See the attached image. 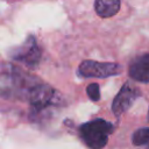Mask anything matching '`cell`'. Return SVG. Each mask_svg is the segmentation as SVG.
<instances>
[{
	"label": "cell",
	"instance_id": "cell-2",
	"mask_svg": "<svg viewBox=\"0 0 149 149\" xmlns=\"http://www.w3.org/2000/svg\"><path fill=\"white\" fill-rule=\"evenodd\" d=\"M83 77L94 78H107L121 73V66L116 63L109 62H95V61H83L78 69Z\"/></svg>",
	"mask_w": 149,
	"mask_h": 149
},
{
	"label": "cell",
	"instance_id": "cell-7",
	"mask_svg": "<svg viewBox=\"0 0 149 149\" xmlns=\"http://www.w3.org/2000/svg\"><path fill=\"white\" fill-rule=\"evenodd\" d=\"M95 12L101 17H111L120 10V0H95Z\"/></svg>",
	"mask_w": 149,
	"mask_h": 149
},
{
	"label": "cell",
	"instance_id": "cell-10",
	"mask_svg": "<svg viewBox=\"0 0 149 149\" xmlns=\"http://www.w3.org/2000/svg\"><path fill=\"white\" fill-rule=\"evenodd\" d=\"M147 120H148V122H149V109H148V116H147Z\"/></svg>",
	"mask_w": 149,
	"mask_h": 149
},
{
	"label": "cell",
	"instance_id": "cell-3",
	"mask_svg": "<svg viewBox=\"0 0 149 149\" xmlns=\"http://www.w3.org/2000/svg\"><path fill=\"white\" fill-rule=\"evenodd\" d=\"M12 57L29 66H35L41 59V49L34 36H29L26 42L12 51Z\"/></svg>",
	"mask_w": 149,
	"mask_h": 149
},
{
	"label": "cell",
	"instance_id": "cell-8",
	"mask_svg": "<svg viewBox=\"0 0 149 149\" xmlns=\"http://www.w3.org/2000/svg\"><path fill=\"white\" fill-rule=\"evenodd\" d=\"M132 142L134 146H144L149 143V127L140 128L134 132L132 136Z\"/></svg>",
	"mask_w": 149,
	"mask_h": 149
},
{
	"label": "cell",
	"instance_id": "cell-4",
	"mask_svg": "<svg viewBox=\"0 0 149 149\" xmlns=\"http://www.w3.org/2000/svg\"><path fill=\"white\" fill-rule=\"evenodd\" d=\"M141 95V92L137 87L133 86L130 83H126L119 93L115 95L113 102H112V111L115 116H120L122 113H125L133 102Z\"/></svg>",
	"mask_w": 149,
	"mask_h": 149
},
{
	"label": "cell",
	"instance_id": "cell-5",
	"mask_svg": "<svg viewBox=\"0 0 149 149\" xmlns=\"http://www.w3.org/2000/svg\"><path fill=\"white\" fill-rule=\"evenodd\" d=\"M129 76L134 80L149 83V54H144L130 63Z\"/></svg>",
	"mask_w": 149,
	"mask_h": 149
},
{
	"label": "cell",
	"instance_id": "cell-11",
	"mask_svg": "<svg viewBox=\"0 0 149 149\" xmlns=\"http://www.w3.org/2000/svg\"><path fill=\"white\" fill-rule=\"evenodd\" d=\"M147 149H149V147H148V148H147Z\"/></svg>",
	"mask_w": 149,
	"mask_h": 149
},
{
	"label": "cell",
	"instance_id": "cell-6",
	"mask_svg": "<svg viewBox=\"0 0 149 149\" xmlns=\"http://www.w3.org/2000/svg\"><path fill=\"white\" fill-rule=\"evenodd\" d=\"M54 94L55 91L51 87L47 85H40L29 92V101L35 108H44L51 102Z\"/></svg>",
	"mask_w": 149,
	"mask_h": 149
},
{
	"label": "cell",
	"instance_id": "cell-1",
	"mask_svg": "<svg viewBox=\"0 0 149 149\" xmlns=\"http://www.w3.org/2000/svg\"><path fill=\"white\" fill-rule=\"evenodd\" d=\"M114 127L111 122L102 119H97L80 126L79 134L83 141L91 149H101L108 141V135L113 132Z\"/></svg>",
	"mask_w": 149,
	"mask_h": 149
},
{
	"label": "cell",
	"instance_id": "cell-9",
	"mask_svg": "<svg viewBox=\"0 0 149 149\" xmlns=\"http://www.w3.org/2000/svg\"><path fill=\"white\" fill-rule=\"evenodd\" d=\"M86 92H87V95L90 97L91 100L98 101L100 99V88H99V85L97 83L90 84L86 88Z\"/></svg>",
	"mask_w": 149,
	"mask_h": 149
}]
</instances>
